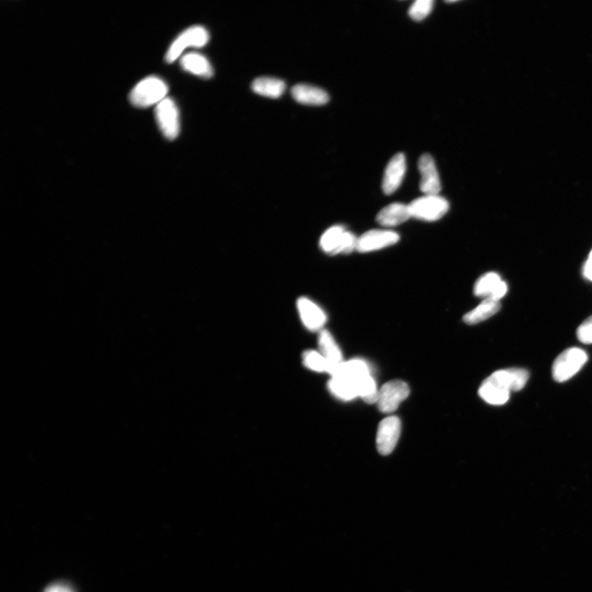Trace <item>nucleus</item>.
<instances>
[{
    "instance_id": "5701e85b",
    "label": "nucleus",
    "mask_w": 592,
    "mask_h": 592,
    "mask_svg": "<svg viewBox=\"0 0 592 592\" xmlns=\"http://www.w3.org/2000/svg\"><path fill=\"white\" fill-rule=\"evenodd\" d=\"M304 366L310 371L317 373H328L329 366L327 360L319 351H308L303 355Z\"/></svg>"
},
{
    "instance_id": "dca6fc26",
    "label": "nucleus",
    "mask_w": 592,
    "mask_h": 592,
    "mask_svg": "<svg viewBox=\"0 0 592 592\" xmlns=\"http://www.w3.org/2000/svg\"><path fill=\"white\" fill-rule=\"evenodd\" d=\"M411 217L408 205L394 203L382 209L377 213L376 220L381 226L392 227L402 224Z\"/></svg>"
},
{
    "instance_id": "423d86ee",
    "label": "nucleus",
    "mask_w": 592,
    "mask_h": 592,
    "mask_svg": "<svg viewBox=\"0 0 592 592\" xmlns=\"http://www.w3.org/2000/svg\"><path fill=\"white\" fill-rule=\"evenodd\" d=\"M157 122L167 139L177 138L180 131L179 111L173 99L166 97L156 106Z\"/></svg>"
},
{
    "instance_id": "a878e982",
    "label": "nucleus",
    "mask_w": 592,
    "mask_h": 592,
    "mask_svg": "<svg viewBox=\"0 0 592 592\" xmlns=\"http://www.w3.org/2000/svg\"><path fill=\"white\" fill-rule=\"evenodd\" d=\"M583 276L592 282V250L582 269Z\"/></svg>"
},
{
    "instance_id": "f3484780",
    "label": "nucleus",
    "mask_w": 592,
    "mask_h": 592,
    "mask_svg": "<svg viewBox=\"0 0 592 592\" xmlns=\"http://www.w3.org/2000/svg\"><path fill=\"white\" fill-rule=\"evenodd\" d=\"M180 64L184 70L201 78H212L214 75L212 64L204 55L193 52L183 55Z\"/></svg>"
},
{
    "instance_id": "f03ea898",
    "label": "nucleus",
    "mask_w": 592,
    "mask_h": 592,
    "mask_svg": "<svg viewBox=\"0 0 592 592\" xmlns=\"http://www.w3.org/2000/svg\"><path fill=\"white\" fill-rule=\"evenodd\" d=\"M357 243L358 237L353 233L342 226H333L322 235L319 246L326 254L335 255L357 250Z\"/></svg>"
},
{
    "instance_id": "2eb2a0df",
    "label": "nucleus",
    "mask_w": 592,
    "mask_h": 592,
    "mask_svg": "<svg viewBox=\"0 0 592 592\" xmlns=\"http://www.w3.org/2000/svg\"><path fill=\"white\" fill-rule=\"evenodd\" d=\"M291 94L296 101L303 105L322 106L329 101L328 94L324 90L311 85H295Z\"/></svg>"
},
{
    "instance_id": "412c9836",
    "label": "nucleus",
    "mask_w": 592,
    "mask_h": 592,
    "mask_svg": "<svg viewBox=\"0 0 592 592\" xmlns=\"http://www.w3.org/2000/svg\"><path fill=\"white\" fill-rule=\"evenodd\" d=\"M502 280L499 274L493 272L484 274L480 277L474 286V293L478 297L491 299L495 295L501 285Z\"/></svg>"
},
{
    "instance_id": "b1692460",
    "label": "nucleus",
    "mask_w": 592,
    "mask_h": 592,
    "mask_svg": "<svg viewBox=\"0 0 592 592\" xmlns=\"http://www.w3.org/2000/svg\"><path fill=\"white\" fill-rule=\"evenodd\" d=\"M433 0H417L413 3L409 10V15L415 21H422L430 15L434 7Z\"/></svg>"
},
{
    "instance_id": "aec40b11",
    "label": "nucleus",
    "mask_w": 592,
    "mask_h": 592,
    "mask_svg": "<svg viewBox=\"0 0 592 592\" xmlns=\"http://www.w3.org/2000/svg\"><path fill=\"white\" fill-rule=\"evenodd\" d=\"M500 308L501 304L499 302L489 298L484 299L477 307L467 313L463 317V320L467 324H477L496 315Z\"/></svg>"
},
{
    "instance_id": "9d476101",
    "label": "nucleus",
    "mask_w": 592,
    "mask_h": 592,
    "mask_svg": "<svg viewBox=\"0 0 592 592\" xmlns=\"http://www.w3.org/2000/svg\"><path fill=\"white\" fill-rule=\"evenodd\" d=\"M400 237L388 230H371L358 237L357 251L370 253L396 244Z\"/></svg>"
},
{
    "instance_id": "1a4fd4ad",
    "label": "nucleus",
    "mask_w": 592,
    "mask_h": 592,
    "mask_svg": "<svg viewBox=\"0 0 592 592\" xmlns=\"http://www.w3.org/2000/svg\"><path fill=\"white\" fill-rule=\"evenodd\" d=\"M529 371L524 368H511L508 370L497 371L486 379L509 393L520 391L525 387L529 379Z\"/></svg>"
},
{
    "instance_id": "6e6552de",
    "label": "nucleus",
    "mask_w": 592,
    "mask_h": 592,
    "mask_svg": "<svg viewBox=\"0 0 592 592\" xmlns=\"http://www.w3.org/2000/svg\"><path fill=\"white\" fill-rule=\"evenodd\" d=\"M401 420L396 416H389L382 420L377 428L376 444L381 455H389L396 448L401 435Z\"/></svg>"
},
{
    "instance_id": "bb28decb",
    "label": "nucleus",
    "mask_w": 592,
    "mask_h": 592,
    "mask_svg": "<svg viewBox=\"0 0 592 592\" xmlns=\"http://www.w3.org/2000/svg\"><path fill=\"white\" fill-rule=\"evenodd\" d=\"M45 592H74L70 586L63 584H54L47 587Z\"/></svg>"
},
{
    "instance_id": "4468645a",
    "label": "nucleus",
    "mask_w": 592,
    "mask_h": 592,
    "mask_svg": "<svg viewBox=\"0 0 592 592\" xmlns=\"http://www.w3.org/2000/svg\"><path fill=\"white\" fill-rule=\"evenodd\" d=\"M319 353L323 355L327 360L329 366V375H333L337 368L344 362L340 347L338 346L335 340L327 330L323 329L319 333Z\"/></svg>"
},
{
    "instance_id": "ddd939ff",
    "label": "nucleus",
    "mask_w": 592,
    "mask_h": 592,
    "mask_svg": "<svg viewBox=\"0 0 592 592\" xmlns=\"http://www.w3.org/2000/svg\"><path fill=\"white\" fill-rule=\"evenodd\" d=\"M406 171V157L402 153L395 155L386 167L383 184L385 195H391L400 187Z\"/></svg>"
},
{
    "instance_id": "4be33fe9",
    "label": "nucleus",
    "mask_w": 592,
    "mask_h": 592,
    "mask_svg": "<svg viewBox=\"0 0 592 592\" xmlns=\"http://www.w3.org/2000/svg\"><path fill=\"white\" fill-rule=\"evenodd\" d=\"M480 397L489 404L501 406L509 401L510 393L497 387L486 380L483 382L479 390Z\"/></svg>"
},
{
    "instance_id": "a211bd4d",
    "label": "nucleus",
    "mask_w": 592,
    "mask_h": 592,
    "mask_svg": "<svg viewBox=\"0 0 592 592\" xmlns=\"http://www.w3.org/2000/svg\"><path fill=\"white\" fill-rule=\"evenodd\" d=\"M329 390L334 396L343 401L353 400L359 397L358 382L342 375L332 376Z\"/></svg>"
},
{
    "instance_id": "39448f33",
    "label": "nucleus",
    "mask_w": 592,
    "mask_h": 592,
    "mask_svg": "<svg viewBox=\"0 0 592 592\" xmlns=\"http://www.w3.org/2000/svg\"><path fill=\"white\" fill-rule=\"evenodd\" d=\"M210 40L208 30L201 26H194L184 31L169 47L166 55V61L171 63L181 57L184 51L195 47L201 48L208 44Z\"/></svg>"
},
{
    "instance_id": "6ab92c4d",
    "label": "nucleus",
    "mask_w": 592,
    "mask_h": 592,
    "mask_svg": "<svg viewBox=\"0 0 592 592\" xmlns=\"http://www.w3.org/2000/svg\"><path fill=\"white\" fill-rule=\"evenodd\" d=\"M252 90L260 96L278 98L283 95L286 90L284 81L271 77H261L252 83Z\"/></svg>"
},
{
    "instance_id": "393cba45",
    "label": "nucleus",
    "mask_w": 592,
    "mask_h": 592,
    "mask_svg": "<svg viewBox=\"0 0 592 592\" xmlns=\"http://www.w3.org/2000/svg\"><path fill=\"white\" fill-rule=\"evenodd\" d=\"M577 336L578 340L584 344H592V315L579 326Z\"/></svg>"
},
{
    "instance_id": "20e7f679",
    "label": "nucleus",
    "mask_w": 592,
    "mask_h": 592,
    "mask_svg": "<svg viewBox=\"0 0 592 592\" xmlns=\"http://www.w3.org/2000/svg\"><path fill=\"white\" fill-rule=\"evenodd\" d=\"M408 206L411 217L424 221L440 220L449 210L448 201L439 195L420 197Z\"/></svg>"
},
{
    "instance_id": "9b49d317",
    "label": "nucleus",
    "mask_w": 592,
    "mask_h": 592,
    "mask_svg": "<svg viewBox=\"0 0 592 592\" xmlns=\"http://www.w3.org/2000/svg\"><path fill=\"white\" fill-rule=\"evenodd\" d=\"M420 173V188L424 195H439L441 182L434 159L428 154L420 157L418 162Z\"/></svg>"
},
{
    "instance_id": "f8f14e48",
    "label": "nucleus",
    "mask_w": 592,
    "mask_h": 592,
    "mask_svg": "<svg viewBox=\"0 0 592 592\" xmlns=\"http://www.w3.org/2000/svg\"><path fill=\"white\" fill-rule=\"evenodd\" d=\"M298 312L303 324L310 331H322L327 322L324 311L311 299L302 297L297 302Z\"/></svg>"
},
{
    "instance_id": "7ed1b4c3",
    "label": "nucleus",
    "mask_w": 592,
    "mask_h": 592,
    "mask_svg": "<svg viewBox=\"0 0 592 592\" xmlns=\"http://www.w3.org/2000/svg\"><path fill=\"white\" fill-rule=\"evenodd\" d=\"M589 355L585 351L572 347L562 353L553 362L552 373L553 379L559 383H563L578 374L585 366Z\"/></svg>"
},
{
    "instance_id": "f257e3e1",
    "label": "nucleus",
    "mask_w": 592,
    "mask_h": 592,
    "mask_svg": "<svg viewBox=\"0 0 592 592\" xmlns=\"http://www.w3.org/2000/svg\"><path fill=\"white\" fill-rule=\"evenodd\" d=\"M169 88L166 81L156 76H150L139 81L132 88L130 100L132 105L139 108H147L166 98Z\"/></svg>"
},
{
    "instance_id": "0eeeda50",
    "label": "nucleus",
    "mask_w": 592,
    "mask_h": 592,
    "mask_svg": "<svg viewBox=\"0 0 592 592\" xmlns=\"http://www.w3.org/2000/svg\"><path fill=\"white\" fill-rule=\"evenodd\" d=\"M409 386L401 380L388 382L382 387L377 396V404L381 413L389 414L398 408L399 405L408 397Z\"/></svg>"
}]
</instances>
